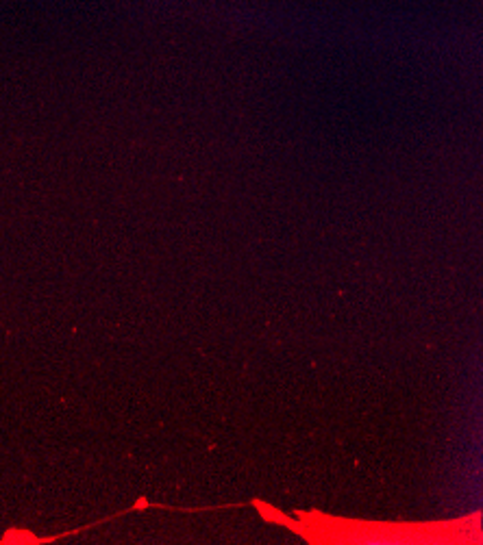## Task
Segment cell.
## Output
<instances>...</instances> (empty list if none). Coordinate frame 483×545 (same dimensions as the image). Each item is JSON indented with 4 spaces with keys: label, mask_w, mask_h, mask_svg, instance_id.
Segmentation results:
<instances>
[{
    "label": "cell",
    "mask_w": 483,
    "mask_h": 545,
    "mask_svg": "<svg viewBox=\"0 0 483 545\" xmlns=\"http://www.w3.org/2000/svg\"><path fill=\"white\" fill-rule=\"evenodd\" d=\"M13 539H26L28 543H35V536L28 534V532H16V530H9L5 536H3V543H11Z\"/></svg>",
    "instance_id": "6da1fadb"
}]
</instances>
